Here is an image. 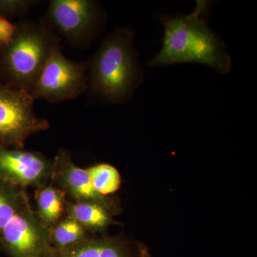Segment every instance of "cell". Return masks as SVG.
<instances>
[{"mask_svg": "<svg viewBox=\"0 0 257 257\" xmlns=\"http://www.w3.org/2000/svg\"><path fill=\"white\" fill-rule=\"evenodd\" d=\"M54 158L36 151L0 146V180L26 189L48 184L54 174Z\"/></svg>", "mask_w": 257, "mask_h": 257, "instance_id": "8", "label": "cell"}, {"mask_svg": "<svg viewBox=\"0 0 257 257\" xmlns=\"http://www.w3.org/2000/svg\"><path fill=\"white\" fill-rule=\"evenodd\" d=\"M0 248L10 257H45L50 232L28 199L0 232Z\"/></svg>", "mask_w": 257, "mask_h": 257, "instance_id": "7", "label": "cell"}, {"mask_svg": "<svg viewBox=\"0 0 257 257\" xmlns=\"http://www.w3.org/2000/svg\"><path fill=\"white\" fill-rule=\"evenodd\" d=\"M141 243L121 237L87 236L72 247L57 250L52 248L45 257H150Z\"/></svg>", "mask_w": 257, "mask_h": 257, "instance_id": "10", "label": "cell"}, {"mask_svg": "<svg viewBox=\"0 0 257 257\" xmlns=\"http://www.w3.org/2000/svg\"><path fill=\"white\" fill-rule=\"evenodd\" d=\"M103 17L99 5L92 0H52L45 13L47 26L78 47L94 40Z\"/></svg>", "mask_w": 257, "mask_h": 257, "instance_id": "6", "label": "cell"}, {"mask_svg": "<svg viewBox=\"0 0 257 257\" xmlns=\"http://www.w3.org/2000/svg\"><path fill=\"white\" fill-rule=\"evenodd\" d=\"M28 199L26 189L0 180V232Z\"/></svg>", "mask_w": 257, "mask_h": 257, "instance_id": "14", "label": "cell"}, {"mask_svg": "<svg viewBox=\"0 0 257 257\" xmlns=\"http://www.w3.org/2000/svg\"><path fill=\"white\" fill-rule=\"evenodd\" d=\"M35 101L30 92L0 83V146L23 149L32 135L49 130L34 111Z\"/></svg>", "mask_w": 257, "mask_h": 257, "instance_id": "4", "label": "cell"}, {"mask_svg": "<svg viewBox=\"0 0 257 257\" xmlns=\"http://www.w3.org/2000/svg\"><path fill=\"white\" fill-rule=\"evenodd\" d=\"M15 25L13 40L3 48L1 71L8 85L31 94L51 53L60 45V38L45 23L23 20Z\"/></svg>", "mask_w": 257, "mask_h": 257, "instance_id": "3", "label": "cell"}, {"mask_svg": "<svg viewBox=\"0 0 257 257\" xmlns=\"http://www.w3.org/2000/svg\"><path fill=\"white\" fill-rule=\"evenodd\" d=\"M36 213L39 219L50 229L66 216L68 200L65 193L52 184L37 188L35 192Z\"/></svg>", "mask_w": 257, "mask_h": 257, "instance_id": "11", "label": "cell"}, {"mask_svg": "<svg viewBox=\"0 0 257 257\" xmlns=\"http://www.w3.org/2000/svg\"><path fill=\"white\" fill-rule=\"evenodd\" d=\"M94 189L103 197L116 192L121 185L118 170L109 164H98L87 169Z\"/></svg>", "mask_w": 257, "mask_h": 257, "instance_id": "15", "label": "cell"}, {"mask_svg": "<svg viewBox=\"0 0 257 257\" xmlns=\"http://www.w3.org/2000/svg\"><path fill=\"white\" fill-rule=\"evenodd\" d=\"M36 3L35 0H0V15L8 18L25 15Z\"/></svg>", "mask_w": 257, "mask_h": 257, "instance_id": "16", "label": "cell"}, {"mask_svg": "<svg viewBox=\"0 0 257 257\" xmlns=\"http://www.w3.org/2000/svg\"><path fill=\"white\" fill-rule=\"evenodd\" d=\"M49 232L51 246L57 250L72 247L89 236L87 230L68 216L52 226Z\"/></svg>", "mask_w": 257, "mask_h": 257, "instance_id": "13", "label": "cell"}, {"mask_svg": "<svg viewBox=\"0 0 257 257\" xmlns=\"http://www.w3.org/2000/svg\"><path fill=\"white\" fill-rule=\"evenodd\" d=\"M54 162L52 181L65 193L67 197L71 198V202L96 203L110 209L114 214L116 213V204L96 192L87 169L76 165L69 152L60 150L54 158Z\"/></svg>", "mask_w": 257, "mask_h": 257, "instance_id": "9", "label": "cell"}, {"mask_svg": "<svg viewBox=\"0 0 257 257\" xmlns=\"http://www.w3.org/2000/svg\"><path fill=\"white\" fill-rule=\"evenodd\" d=\"M88 62H74L62 53L60 45L54 49L31 91L35 100L50 103L76 99L89 88Z\"/></svg>", "mask_w": 257, "mask_h": 257, "instance_id": "5", "label": "cell"}, {"mask_svg": "<svg viewBox=\"0 0 257 257\" xmlns=\"http://www.w3.org/2000/svg\"><path fill=\"white\" fill-rule=\"evenodd\" d=\"M133 40L131 30L116 29L88 62L89 88L109 102L128 101L141 82V67Z\"/></svg>", "mask_w": 257, "mask_h": 257, "instance_id": "2", "label": "cell"}, {"mask_svg": "<svg viewBox=\"0 0 257 257\" xmlns=\"http://www.w3.org/2000/svg\"><path fill=\"white\" fill-rule=\"evenodd\" d=\"M16 31V25H13L8 19L0 15V47L10 45L14 37Z\"/></svg>", "mask_w": 257, "mask_h": 257, "instance_id": "17", "label": "cell"}, {"mask_svg": "<svg viewBox=\"0 0 257 257\" xmlns=\"http://www.w3.org/2000/svg\"><path fill=\"white\" fill-rule=\"evenodd\" d=\"M208 5V2L198 1L190 14L163 18L162 47L148 64L150 67L194 62L209 66L220 74L229 72L231 61L224 43L207 25Z\"/></svg>", "mask_w": 257, "mask_h": 257, "instance_id": "1", "label": "cell"}, {"mask_svg": "<svg viewBox=\"0 0 257 257\" xmlns=\"http://www.w3.org/2000/svg\"><path fill=\"white\" fill-rule=\"evenodd\" d=\"M0 71H1V55H0Z\"/></svg>", "mask_w": 257, "mask_h": 257, "instance_id": "18", "label": "cell"}, {"mask_svg": "<svg viewBox=\"0 0 257 257\" xmlns=\"http://www.w3.org/2000/svg\"><path fill=\"white\" fill-rule=\"evenodd\" d=\"M114 213L96 203L67 202L66 215L79 223L88 231H101L112 224Z\"/></svg>", "mask_w": 257, "mask_h": 257, "instance_id": "12", "label": "cell"}]
</instances>
